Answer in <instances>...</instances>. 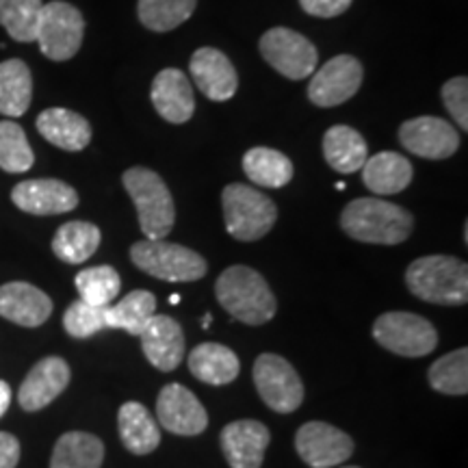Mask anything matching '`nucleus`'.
<instances>
[{
    "instance_id": "nucleus-39",
    "label": "nucleus",
    "mask_w": 468,
    "mask_h": 468,
    "mask_svg": "<svg viewBox=\"0 0 468 468\" xmlns=\"http://www.w3.org/2000/svg\"><path fill=\"white\" fill-rule=\"evenodd\" d=\"M354 0H300V7L314 17H336L351 7Z\"/></svg>"
},
{
    "instance_id": "nucleus-1",
    "label": "nucleus",
    "mask_w": 468,
    "mask_h": 468,
    "mask_svg": "<svg viewBox=\"0 0 468 468\" xmlns=\"http://www.w3.org/2000/svg\"><path fill=\"white\" fill-rule=\"evenodd\" d=\"M341 228L354 241L399 245L412 234L414 219L399 204L378 197H358L343 208Z\"/></svg>"
},
{
    "instance_id": "nucleus-20",
    "label": "nucleus",
    "mask_w": 468,
    "mask_h": 468,
    "mask_svg": "<svg viewBox=\"0 0 468 468\" xmlns=\"http://www.w3.org/2000/svg\"><path fill=\"white\" fill-rule=\"evenodd\" d=\"M142 338L144 356L152 367L163 373L174 371L183 362L185 356V335L183 327L167 314H154L145 330L139 335Z\"/></svg>"
},
{
    "instance_id": "nucleus-41",
    "label": "nucleus",
    "mask_w": 468,
    "mask_h": 468,
    "mask_svg": "<svg viewBox=\"0 0 468 468\" xmlns=\"http://www.w3.org/2000/svg\"><path fill=\"white\" fill-rule=\"evenodd\" d=\"M9 406H11V388L7 382H3V379H0V417H5V414H7Z\"/></svg>"
},
{
    "instance_id": "nucleus-12",
    "label": "nucleus",
    "mask_w": 468,
    "mask_h": 468,
    "mask_svg": "<svg viewBox=\"0 0 468 468\" xmlns=\"http://www.w3.org/2000/svg\"><path fill=\"white\" fill-rule=\"evenodd\" d=\"M295 449L310 468H332L351 458L354 441L335 425L310 420L297 430Z\"/></svg>"
},
{
    "instance_id": "nucleus-7",
    "label": "nucleus",
    "mask_w": 468,
    "mask_h": 468,
    "mask_svg": "<svg viewBox=\"0 0 468 468\" xmlns=\"http://www.w3.org/2000/svg\"><path fill=\"white\" fill-rule=\"evenodd\" d=\"M373 338L384 349L403 358H420L431 354L438 345L436 327L425 317L403 310H393L378 317L373 324Z\"/></svg>"
},
{
    "instance_id": "nucleus-28",
    "label": "nucleus",
    "mask_w": 468,
    "mask_h": 468,
    "mask_svg": "<svg viewBox=\"0 0 468 468\" xmlns=\"http://www.w3.org/2000/svg\"><path fill=\"white\" fill-rule=\"evenodd\" d=\"M101 239L102 234L98 226L90 221H68L58 228L52 239V251L58 261L80 265L96 254V250L101 248Z\"/></svg>"
},
{
    "instance_id": "nucleus-38",
    "label": "nucleus",
    "mask_w": 468,
    "mask_h": 468,
    "mask_svg": "<svg viewBox=\"0 0 468 468\" xmlns=\"http://www.w3.org/2000/svg\"><path fill=\"white\" fill-rule=\"evenodd\" d=\"M442 102L449 115L458 122L462 131H468V79L455 76L442 85Z\"/></svg>"
},
{
    "instance_id": "nucleus-2",
    "label": "nucleus",
    "mask_w": 468,
    "mask_h": 468,
    "mask_svg": "<svg viewBox=\"0 0 468 468\" xmlns=\"http://www.w3.org/2000/svg\"><path fill=\"white\" fill-rule=\"evenodd\" d=\"M215 295L221 308L245 325H262L276 317V297L265 278L251 267H228L215 282Z\"/></svg>"
},
{
    "instance_id": "nucleus-19",
    "label": "nucleus",
    "mask_w": 468,
    "mask_h": 468,
    "mask_svg": "<svg viewBox=\"0 0 468 468\" xmlns=\"http://www.w3.org/2000/svg\"><path fill=\"white\" fill-rule=\"evenodd\" d=\"M152 104L169 124H186L196 113L193 87L183 69L165 68L152 80Z\"/></svg>"
},
{
    "instance_id": "nucleus-3",
    "label": "nucleus",
    "mask_w": 468,
    "mask_h": 468,
    "mask_svg": "<svg viewBox=\"0 0 468 468\" xmlns=\"http://www.w3.org/2000/svg\"><path fill=\"white\" fill-rule=\"evenodd\" d=\"M406 284L419 300L438 306H464L468 302V265L455 256H423L406 271Z\"/></svg>"
},
{
    "instance_id": "nucleus-26",
    "label": "nucleus",
    "mask_w": 468,
    "mask_h": 468,
    "mask_svg": "<svg viewBox=\"0 0 468 468\" xmlns=\"http://www.w3.org/2000/svg\"><path fill=\"white\" fill-rule=\"evenodd\" d=\"M324 156L335 172L356 174L368 159V145L356 128L336 124L324 134Z\"/></svg>"
},
{
    "instance_id": "nucleus-17",
    "label": "nucleus",
    "mask_w": 468,
    "mask_h": 468,
    "mask_svg": "<svg viewBox=\"0 0 468 468\" xmlns=\"http://www.w3.org/2000/svg\"><path fill=\"white\" fill-rule=\"evenodd\" d=\"M11 200L20 210L31 215H61L79 207V193L63 180L37 178L25 180L11 191Z\"/></svg>"
},
{
    "instance_id": "nucleus-25",
    "label": "nucleus",
    "mask_w": 468,
    "mask_h": 468,
    "mask_svg": "<svg viewBox=\"0 0 468 468\" xmlns=\"http://www.w3.org/2000/svg\"><path fill=\"white\" fill-rule=\"evenodd\" d=\"M189 371L204 384L224 386L239 378L241 362L230 347L219 343H202L189 354Z\"/></svg>"
},
{
    "instance_id": "nucleus-18",
    "label": "nucleus",
    "mask_w": 468,
    "mask_h": 468,
    "mask_svg": "<svg viewBox=\"0 0 468 468\" xmlns=\"http://www.w3.org/2000/svg\"><path fill=\"white\" fill-rule=\"evenodd\" d=\"M69 378H72V373H69L68 362L63 358L48 356V358L39 360L28 371L27 379L20 386V393H17L22 410L37 412V410L50 406L68 388Z\"/></svg>"
},
{
    "instance_id": "nucleus-22",
    "label": "nucleus",
    "mask_w": 468,
    "mask_h": 468,
    "mask_svg": "<svg viewBox=\"0 0 468 468\" xmlns=\"http://www.w3.org/2000/svg\"><path fill=\"white\" fill-rule=\"evenodd\" d=\"M37 131L46 142L66 152H80L91 142L90 122L69 109H46L37 117Z\"/></svg>"
},
{
    "instance_id": "nucleus-10",
    "label": "nucleus",
    "mask_w": 468,
    "mask_h": 468,
    "mask_svg": "<svg viewBox=\"0 0 468 468\" xmlns=\"http://www.w3.org/2000/svg\"><path fill=\"white\" fill-rule=\"evenodd\" d=\"M254 384L261 399L273 412L291 414L303 401V382L289 360L278 354H261L254 362Z\"/></svg>"
},
{
    "instance_id": "nucleus-44",
    "label": "nucleus",
    "mask_w": 468,
    "mask_h": 468,
    "mask_svg": "<svg viewBox=\"0 0 468 468\" xmlns=\"http://www.w3.org/2000/svg\"><path fill=\"white\" fill-rule=\"evenodd\" d=\"M345 468H360V466H345Z\"/></svg>"
},
{
    "instance_id": "nucleus-43",
    "label": "nucleus",
    "mask_w": 468,
    "mask_h": 468,
    "mask_svg": "<svg viewBox=\"0 0 468 468\" xmlns=\"http://www.w3.org/2000/svg\"><path fill=\"white\" fill-rule=\"evenodd\" d=\"M169 302H172V303H178V302H180V297H178V295H172V297H169Z\"/></svg>"
},
{
    "instance_id": "nucleus-37",
    "label": "nucleus",
    "mask_w": 468,
    "mask_h": 468,
    "mask_svg": "<svg viewBox=\"0 0 468 468\" xmlns=\"http://www.w3.org/2000/svg\"><path fill=\"white\" fill-rule=\"evenodd\" d=\"M63 327L69 336L90 338L98 332L107 330V319H104V308L91 306L83 300L74 302L63 314Z\"/></svg>"
},
{
    "instance_id": "nucleus-34",
    "label": "nucleus",
    "mask_w": 468,
    "mask_h": 468,
    "mask_svg": "<svg viewBox=\"0 0 468 468\" xmlns=\"http://www.w3.org/2000/svg\"><path fill=\"white\" fill-rule=\"evenodd\" d=\"M76 291H79L80 300L91 303V306L107 308L113 303V300L120 295L122 280L120 273L109 265H98L79 271L74 280Z\"/></svg>"
},
{
    "instance_id": "nucleus-16",
    "label": "nucleus",
    "mask_w": 468,
    "mask_h": 468,
    "mask_svg": "<svg viewBox=\"0 0 468 468\" xmlns=\"http://www.w3.org/2000/svg\"><path fill=\"white\" fill-rule=\"evenodd\" d=\"M191 79L204 96L213 102H228L239 90L237 68L228 55L218 48H197L193 52Z\"/></svg>"
},
{
    "instance_id": "nucleus-14",
    "label": "nucleus",
    "mask_w": 468,
    "mask_h": 468,
    "mask_svg": "<svg viewBox=\"0 0 468 468\" xmlns=\"http://www.w3.org/2000/svg\"><path fill=\"white\" fill-rule=\"evenodd\" d=\"M156 423L176 436H197L208 427V414L183 384L163 386L156 399Z\"/></svg>"
},
{
    "instance_id": "nucleus-9",
    "label": "nucleus",
    "mask_w": 468,
    "mask_h": 468,
    "mask_svg": "<svg viewBox=\"0 0 468 468\" xmlns=\"http://www.w3.org/2000/svg\"><path fill=\"white\" fill-rule=\"evenodd\" d=\"M261 55L276 72L291 80H303L319 68V52L302 33L286 27L269 28L261 37Z\"/></svg>"
},
{
    "instance_id": "nucleus-24",
    "label": "nucleus",
    "mask_w": 468,
    "mask_h": 468,
    "mask_svg": "<svg viewBox=\"0 0 468 468\" xmlns=\"http://www.w3.org/2000/svg\"><path fill=\"white\" fill-rule=\"evenodd\" d=\"M122 444L134 455H148L159 447L161 427L148 408L139 401H128L117 412Z\"/></svg>"
},
{
    "instance_id": "nucleus-5",
    "label": "nucleus",
    "mask_w": 468,
    "mask_h": 468,
    "mask_svg": "<svg viewBox=\"0 0 468 468\" xmlns=\"http://www.w3.org/2000/svg\"><path fill=\"white\" fill-rule=\"evenodd\" d=\"M226 230L237 241H259L278 219V208L269 196L250 185H228L221 193Z\"/></svg>"
},
{
    "instance_id": "nucleus-40",
    "label": "nucleus",
    "mask_w": 468,
    "mask_h": 468,
    "mask_svg": "<svg viewBox=\"0 0 468 468\" xmlns=\"http://www.w3.org/2000/svg\"><path fill=\"white\" fill-rule=\"evenodd\" d=\"M20 462V441L14 434L0 431V468H16Z\"/></svg>"
},
{
    "instance_id": "nucleus-8",
    "label": "nucleus",
    "mask_w": 468,
    "mask_h": 468,
    "mask_svg": "<svg viewBox=\"0 0 468 468\" xmlns=\"http://www.w3.org/2000/svg\"><path fill=\"white\" fill-rule=\"evenodd\" d=\"M85 35L83 14L63 0L46 3L39 14L37 37L39 50L52 61H68L80 50Z\"/></svg>"
},
{
    "instance_id": "nucleus-15",
    "label": "nucleus",
    "mask_w": 468,
    "mask_h": 468,
    "mask_svg": "<svg viewBox=\"0 0 468 468\" xmlns=\"http://www.w3.org/2000/svg\"><path fill=\"white\" fill-rule=\"evenodd\" d=\"M219 442L230 468H261L271 434L261 420L243 419L226 425L221 430Z\"/></svg>"
},
{
    "instance_id": "nucleus-13",
    "label": "nucleus",
    "mask_w": 468,
    "mask_h": 468,
    "mask_svg": "<svg viewBox=\"0 0 468 468\" xmlns=\"http://www.w3.org/2000/svg\"><path fill=\"white\" fill-rule=\"evenodd\" d=\"M399 142L410 154L430 161H442L458 152L460 134L442 117L423 115L403 122L399 128Z\"/></svg>"
},
{
    "instance_id": "nucleus-27",
    "label": "nucleus",
    "mask_w": 468,
    "mask_h": 468,
    "mask_svg": "<svg viewBox=\"0 0 468 468\" xmlns=\"http://www.w3.org/2000/svg\"><path fill=\"white\" fill-rule=\"evenodd\" d=\"M33 76L20 58L0 63V113L7 117L25 115L31 107Z\"/></svg>"
},
{
    "instance_id": "nucleus-32",
    "label": "nucleus",
    "mask_w": 468,
    "mask_h": 468,
    "mask_svg": "<svg viewBox=\"0 0 468 468\" xmlns=\"http://www.w3.org/2000/svg\"><path fill=\"white\" fill-rule=\"evenodd\" d=\"M197 0H139L137 14L148 31L167 33L189 20Z\"/></svg>"
},
{
    "instance_id": "nucleus-11",
    "label": "nucleus",
    "mask_w": 468,
    "mask_h": 468,
    "mask_svg": "<svg viewBox=\"0 0 468 468\" xmlns=\"http://www.w3.org/2000/svg\"><path fill=\"white\" fill-rule=\"evenodd\" d=\"M362 63L351 55H338L314 69L308 85L310 102L321 109L338 107L358 93L362 85Z\"/></svg>"
},
{
    "instance_id": "nucleus-31",
    "label": "nucleus",
    "mask_w": 468,
    "mask_h": 468,
    "mask_svg": "<svg viewBox=\"0 0 468 468\" xmlns=\"http://www.w3.org/2000/svg\"><path fill=\"white\" fill-rule=\"evenodd\" d=\"M156 314V297L150 291H131L124 300L104 308L107 327L124 330L128 335L139 336Z\"/></svg>"
},
{
    "instance_id": "nucleus-33",
    "label": "nucleus",
    "mask_w": 468,
    "mask_h": 468,
    "mask_svg": "<svg viewBox=\"0 0 468 468\" xmlns=\"http://www.w3.org/2000/svg\"><path fill=\"white\" fill-rule=\"evenodd\" d=\"M44 0H0V25L11 39L31 44L37 37Z\"/></svg>"
},
{
    "instance_id": "nucleus-21",
    "label": "nucleus",
    "mask_w": 468,
    "mask_h": 468,
    "mask_svg": "<svg viewBox=\"0 0 468 468\" xmlns=\"http://www.w3.org/2000/svg\"><path fill=\"white\" fill-rule=\"evenodd\" d=\"M52 314V300L28 282L0 286V317L22 327L44 325Z\"/></svg>"
},
{
    "instance_id": "nucleus-6",
    "label": "nucleus",
    "mask_w": 468,
    "mask_h": 468,
    "mask_svg": "<svg viewBox=\"0 0 468 468\" xmlns=\"http://www.w3.org/2000/svg\"><path fill=\"white\" fill-rule=\"evenodd\" d=\"M131 261L144 273L165 282H196L207 276L208 269L207 261L197 251L178 243H167L165 239L156 241L145 239L134 243L131 248Z\"/></svg>"
},
{
    "instance_id": "nucleus-36",
    "label": "nucleus",
    "mask_w": 468,
    "mask_h": 468,
    "mask_svg": "<svg viewBox=\"0 0 468 468\" xmlns=\"http://www.w3.org/2000/svg\"><path fill=\"white\" fill-rule=\"evenodd\" d=\"M35 163V154L27 133L16 122H0V169L9 174L28 172Z\"/></svg>"
},
{
    "instance_id": "nucleus-4",
    "label": "nucleus",
    "mask_w": 468,
    "mask_h": 468,
    "mask_svg": "<svg viewBox=\"0 0 468 468\" xmlns=\"http://www.w3.org/2000/svg\"><path fill=\"white\" fill-rule=\"evenodd\" d=\"M122 183L137 208L145 239H165L176 224V204L161 176L148 167H131L122 176Z\"/></svg>"
},
{
    "instance_id": "nucleus-30",
    "label": "nucleus",
    "mask_w": 468,
    "mask_h": 468,
    "mask_svg": "<svg viewBox=\"0 0 468 468\" xmlns=\"http://www.w3.org/2000/svg\"><path fill=\"white\" fill-rule=\"evenodd\" d=\"M104 444L87 431H68L58 438L50 458V468H101Z\"/></svg>"
},
{
    "instance_id": "nucleus-23",
    "label": "nucleus",
    "mask_w": 468,
    "mask_h": 468,
    "mask_svg": "<svg viewBox=\"0 0 468 468\" xmlns=\"http://www.w3.org/2000/svg\"><path fill=\"white\" fill-rule=\"evenodd\" d=\"M362 180L376 196H395L412 183V163L399 152H378L362 165Z\"/></svg>"
},
{
    "instance_id": "nucleus-42",
    "label": "nucleus",
    "mask_w": 468,
    "mask_h": 468,
    "mask_svg": "<svg viewBox=\"0 0 468 468\" xmlns=\"http://www.w3.org/2000/svg\"><path fill=\"white\" fill-rule=\"evenodd\" d=\"M202 325H204V327H208V325H210V314H207V317H204V321H202Z\"/></svg>"
},
{
    "instance_id": "nucleus-35",
    "label": "nucleus",
    "mask_w": 468,
    "mask_h": 468,
    "mask_svg": "<svg viewBox=\"0 0 468 468\" xmlns=\"http://www.w3.org/2000/svg\"><path fill=\"white\" fill-rule=\"evenodd\" d=\"M430 386L442 395L468 393V349H455L438 358L427 373Z\"/></svg>"
},
{
    "instance_id": "nucleus-29",
    "label": "nucleus",
    "mask_w": 468,
    "mask_h": 468,
    "mask_svg": "<svg viewBox=\"0 0 468 468\" xmlns=\"http://www.w3.org/2000/svg\"><path fill=\"white\" fill-rule=\"evenodd\" d=\"M243 172L254 185L265 189H282L292 180V163L273 148H251L243 156Z\"/></svg>"
}]
</instances>
